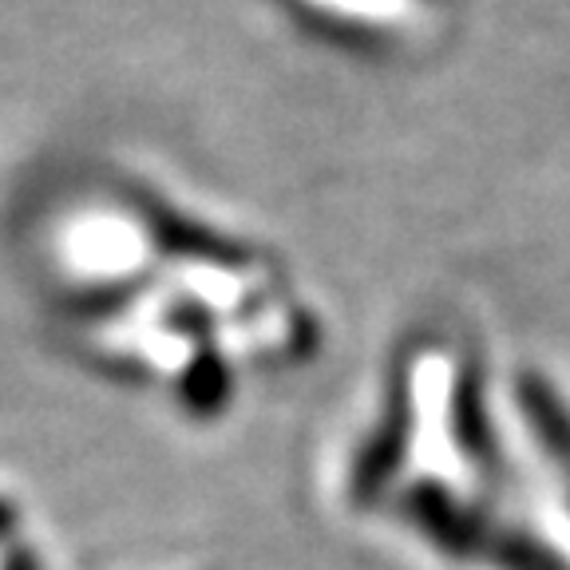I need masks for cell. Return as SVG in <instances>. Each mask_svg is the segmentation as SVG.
I'll use <instances>...</instances> for the list:
<instances>
[{"mask_svg":"<svg viewBox=\"0 0 570 570\" xmlns=\"http://www.w3.org/2000/svg\"><path fill=\"white\" fill-rule=\"evenodd\" d=\"M167 330L187 333V337H203V333L210 330V317H206V309L198 302L175 305V309L167 313Z\"/></svg>","mask_w":570,"mask_h":570,"instance_id":"obj_5","label":"cell"},{"mask_svg":"<svg viewBox=\"0 0 570 570\" xmlns=\"http://www.w3.org/2000/svg\"><path fill=\"white\" fill-rule=\"evenodd\" d=\"M452 409H455V436L463 440L468 452H488V416H483V368L475 356H468L455 376L452 392Z\"/></svg>","mask_w":570,"mask_h":570,"instance_id":"obj_2","label":"cell"},{"mask_svg":"<svg viewBox=\"0 0 570 570\" xmlns=\"http://www.w3.org/2000/svg\"><path fill=\"white\" fill-rule=\"evenodd\" d=\"M183 396H187L195 409H214V404H223L226 396H230V365H226L218 353L203 348L187 368Z\"/></svg>","mask_w":570,"mask_h":570,"instance_id":"obj_4","label":"cell"},{"mask_svg":"<svg viewBox=\"0 0 570 570\" xmlns=\"http://www.w3.org/2000/svg\"><path fill=\"white\" fill-rule=\"evenodd\" d=\"M519 401H523L531 424L539 428L547 440H551V448L570 452V416L562 412V404H559V396L551 392V384H547L543 376L527 373L523 381H519Z\"/></svg>","mask_w":570,"mask_h":570,"instance_id":"obj_3","label":"cell"},{"mask_svg":"<svg viewBox=\"0 0 570 570\" xmlns=\"http://www.w3.org/2000/svg\"><path fill=\"white\" fill-rule=\"evenodd\" d=\"M142 218H147V230L159 242L167 254L187 262H206V266H223V269H249L254 266V254L246 246H238L234 238L218 230H206L198 223H187L183 214H175L170 206L155 203V198H142Z\"/></svg>","mask_w":570,"mask_h":570,"instance_id":"obj_1","label":"cell"}]
</instances>
